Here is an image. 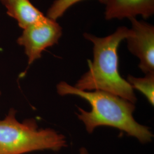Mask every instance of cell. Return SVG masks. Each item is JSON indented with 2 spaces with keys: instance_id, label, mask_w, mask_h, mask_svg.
Returning a JSON list of instances; mask_svg holds the SVG:
<instances>
[{
  "instance_id": "obj_1",
  "label": "cell",
  "mask_w": 154,
  "mask_h": 154,
  "mask_svg": "<svg viewBox=\"0 0 154 154\" xmlns=\"http://www.w3.org/2000/svg\"><path fill=\"white\" fill-rule=\"evenodd\" d=\"M57 91L61 96L76 95L89 103L91 111L78 107L80 113L77 114L89 134L97 127L110 126L137 138L140 143L151 142L153 134L149 127L139 124L133 117L135 106L131 102L102 90H81L63 81L57 85Z\"/></svg>"
},
{
  "instance_id": "obj_2",
  "label": "cell",
  "mask_w": 154,
  "mask_h": 154,
  "mask_svg": "<svg viewBox=\"0 0 154 154\" xmlns=\"http://www.w3.org/2000/svg\"><path fill=\"white\" fill-rule=\"evenodd\" d=\"M131 33L126 26L105 37L85 33V38L93 44V60H88L89 69L77 81L76 88L85 91L102 90L114 94L135 103L137 98L131 86L120 75L118 49Z\"/></svg>"
},
{
  "instance_id": "obj_3",
  "label": "cell",
  "mask_w": 154,
  "mask_h": 154,
  "mask_svg": "<svg viewBox=\"0 0 154 154\" xmlns=\"http://www.w3.org/2000/svg\"><path fill=\"white\" fill-rule=\"evenodd\" d=\"M16 110H11L0 120V154H24L50 150L57 152L67 146L63 134L52 128H39L34 119L17 120Z\"/></svg>"
},
{
  "instance_id": "obj_4",
  "label": "cell",
  "mask_w": 154,
  "mask_h": 154,
  "mask_svg": "<svg viewBox=\"0 0 154 154\" xmlns=\"http://www.w3.org/2000/svg\"><path fill=\"white\" fill-rule=\"evenodd\" d=\"M62 34V29L57 21L46 17L44 20L23 29L17 42L23 47L30 66L41 57L45 49L57 44Z\"/></svg>"
},
{
  "instance_id": "obj_5",
  "label": "cell",
  "mask_w": 154,
  "mask_h": 154,
  "mask_svg": "<svg viewBox=\"0 0 154 154\" xmlns=\"http://www.w3.org/2000/svg\"><path fill=\"white\" fill-rule=\"evenodd\" d=\"M129 20L132 26L126 39L128 49L140 60L139 67L145 74L154 73V26L136 17Z\"/></svg>"
},
{
  "instance_id": "obj_6",
  "label": "cell",
  "mask_w": 154,
  "mask_h": 154,
  "mask_svg": "<svg viewBox=\"0 0 154 154\" xmlns=\"http://www.w3.org/2000/svg\"><path fill=\"white\" fill-rule=\"evenodd\" d=\"M105 18L122 20L140 15L148 18L154 13V0H106Z\"/></svg>"
},
{
  "instance_id": "obj_7",
  "label": "cell",
  "mask_w": 154,
  "mask_h": 154,
  "mask_svg": "<svg viewBox=\"0 0 154 154\" xmlns=\"http://www.w3.org/2000/svg\"><path fill=\"white\" fill-rule=\"evenodd\" d=\"M5 6L8 16L15 19L24 29L40 22L46 16L30 2V0H0Z\"/></svg>"
},
{
  "instance_id": "obj_8",
  "label": "cell",
  "mask_w": 154,
  "mask_h": 154,
  "mask_svg": "<svg viewBox=\"0 0 154 154\" xmlns=\"http://www.w3.org/2000/svg\"><path fill=\"white\" fill-rule=\"evenodd\" d=\"M127 81L132 88L136 89L143 94L149 103L154 105V73L146 74L143 78H137L128 75Z\"/></svg>"
},
{
  "instance_id": "obj_9",
  "label": "cell",
  "mask_w": 154,
  "mask_h": 154,
  "mask_svg": "<svg viewBox=\"0 0 154 154\" xmlns=\"http://www.w3.org/2000/svg\"><path fill=\"white\" fill-rule=\"evenodd\" d=\"M83 0H55L47 12L46 17L51 20H57L62 16L65 11L72 6ZM105 4L106 0H98Z\"/></svg>"
},
{
  "instance_id": "obj_10",
  "label": "cell",
  "mask_w": 154,
  "mask_h": 154,
  "mask_svg": "<svg viewBox=\"0 0 154 154\" xmlns=\"http://www.w3.org/2000/svg\"><path fill=\"white\" fill-rule=\"evenodd\" d=\"M78 154H89V153H88V150L85 147H82L79 149Z\"/></svg>"
},
{
  "instance_id": "obj_11",
  "label": "cell",
  "mask_w": 154,
  "mask_h": 154,
  "mask_svg": "<svg viewBox=\"0 0 154 154\" xmlns=\"http://www.w3.org/2000/svg\"><path fill=\"white\" fill-rule=\"evenodd\" d=\"M0 94H1V91H0Z\"/></svg>"
}]
</instances>
